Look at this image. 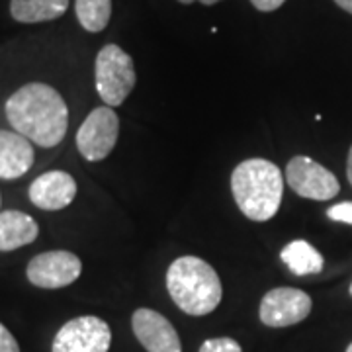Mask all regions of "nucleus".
<instances>
[{
    "instance_id": "obj_1",
    "label": "nucleus",
    "mask_w": 352,
    "mask_h": 352,
    "mask_svg": "<svg viewBox=\"0 0 352 352\" xmlns=\"http://www.w3.org/2000/svg\"><path fill=\"white\" fill-rule=\"evenodd\" d=\"M6 120L25 139L51 149L67 135L69 108L63 96L50 85L30 82L6 100Z\"/></svg>"
},
{
    "instance_id": "obj_2",
    "label": "nucleus",
    "mask_w": 352,
    "mask_h": 352,
    "mask_svg": "<svg viewBox=\"0 0 352 352\" xmlns=\"http://www.w3.org/2000/svg\"><path fill=\"white\" fill-rule=\"evenodd\" d=\"M231 192L245 217L268 221L280 210L284 176L276 164L266 159H247L231 175Z\"/></svg>"
},
{
    "instance_id": "obj_3",
    "label": "nucleus",
    "mask_w": 352,
    "mask_h": 352,
    "mask_svg": "<svg viewBox=\"0 0 352 352\" xmlns=\"http://www.w3.org/2000/svg\"><path fill=\"white\" fill-rule=\"evenodd\" d=\"M166 289L184 314L200 317L215 311L223 286L212 264L198 256H180L166 270Z\"/></svg>"
},
{
    "instance_id": "obj_4",
    "label": "nucleus",
    "mask_w": 352,
    "mask_h": 352,
    "mask_svg": "<svg viewBox=\"0 0 352 352\" xmlns=\"http://www.w3.org/2000/svg\"><path fill=\"white\" fill-rule=\"evenodd\" d=\"M133 59L116 43L104 45L94 65V82L102 102L110 108L124 104L135 87Z\"/></svg>"
},
{
    "instance_id": "obj_5",
    "label": "nucleus",
    "mask_w": 352,
    "mask_h": 352,
    "mask_svg": "<svg viewBox=\"0 0 352 352\" xmlns=\"http://www.w3.org/2000/svg\"><path fill=\"white\" fill-rule=\"evenodd\" d=\"M120 135V118L110 106H98L88 113L76 131V149L90 161L98 163L113 151Z\"/></svg>"
},
{
    "instance_id": "obj_6",
    "label": "nucleus",
    "mask_w": 352,
    "mask_h": 352,
    "mask_svg": "<svg viewBox=\"0 0 352 352\" xmlns=\"http://www.w3.org/2000/svg\"><path fill=\"white\" fill-rule=\"evenodd\" d=\"M110 344V325L96 315H82L57 331L51 352H108Z\"/></svg>"
},
{
    "instance_id": "obj_7",
    "label": "nucleus",
    "mask_w": 352,
    "mask_h": 352,
    "mask_svg": "<svg viewBox=\"0 0 352 352\" xmlns=\"http://www.w3.org/2000/svg\"><path fill=\"white\" fill-rule=\"evenodd\" d=\"M288 186L298 196L315 201L333 200L340 192L337 176L314 159L298 155L286 166Z\"/></svg>"
},
{
    "instance_id": "obj_8",
    "label": "nucleus",
    "mask_w": 352,
    "mask_h": 352,
    "mask_svg": "<svg viewBox=\"0 0 352 352\" xmlns=\"http://www.w3.org/2000/svg\"><path fill=\"white\" fill-rule=\"evenodd\" d=\"M82 272V263L75 252L50 251L34 256L28 264V280L43 289L71 286Z\"/></svg>"
},
{
    "instance_id": "obj_9",
    "label": "nucleus",
    "mask_w": 352,
    "mask_h": 352,
    "mask_svg": "<svg viewBox=\"0 0 352 352\" xmlns=\"http://www.w3.org/2000/svg\"><path fill=\"white\" fill-rule=\"evenodd\" d=\"M311 298L298 288H274L264 294L258 317L266 327L280 329L302 323L311 314Z\"/></svg>"
},
{
    "instance_id": "obj_10",
    "label": "nucleus",
    "mask_w": 352,
    "mask_h": 352,
    "mask_svg": "<svg viewBox=\"0 0 352 352\" xmlns=\"http://www.w3.org/2000/svg\"><path fill=\"white\" fill-rule=\"evenodd\" d=\"M131 329L147 352H182L180 337L173 323L155 309H138L131 317Z\"/></svg>"
},
{
    "instance_id": "obj_11",
    "label": "nucleus",
    "mask_w": 352,
    "mask_h": 352,
    "mask_svg": "<svg viewBox=\"0 0 352 352\" xmlns=\"http://www.w3.org/2000/svg\"><path fill=\"white\" fill-rule=\"evenodd\" d=\"M76 196V182L73 176L65 170H50L38 176L30 184V200L32 204L45 210V212H57L71 206Z\"/></svg>"
},
{
    "instance_id": "obj_12",
    "label": "nucleus",
    "mask_w": 352,
    "mask_h": 352,
    "mask_svg": "<svg viewBox=\"0 0 352 352\" xmlns=\"http://www.w3.org/2000/svg\"><path fill=\"white\" fill-rule=\"evenodd\" d=\"M34 147L18 131L0 129V178L14 180L24 176L34 164Z\"/></svg>"
},
{
    "instance_id": "obj_13",
    "label": "nucleus",
    "mask_w": 352,
    "mask_h": 352,
    "mask_svg": "<svg viewBox=\"0 0 352 352\" xmlns=\"http://www.w3.org/2000/svg\"><path fill=\"white\" fill-rule=\"evenodd\" d=\"M39 227L32 215L16 210L0 214V251H16L38 239Z\"/></svg>"
},
{
    "instance_id": "obj_14",
    "label": "nucleus",
    "mask_w": 352,
    "mask_h": 352,
    "mask_svg": "<svg viewBox=\"0 0 352 352\" xmlns=\"http://www.w3.org/2000/svg\"><path fill=\"white\" fill-rule=\"evenodd\" d=\"M69 8V0H10V14L16 22L39 24L61 18Z\"/></svg>"
},
{
    "instance_id": "obj_15",
    "label": "nucleus",
    "mask_w": 352,
    "mask_h": 352,
    "mask_svg": "<svg viewBox=\"0 0 352 352\" xmlns=\"http://www.w3.org/2000/svg\"><path fill=\"white\" fill-rule=\"evenodd\" d=\"M280 258L288 266L289 272L296 276L319 274L323 270V264H325L321 252L303 239L292 241L289 245H286L280 252Z\"/></svg>"
},
{
    "instance_id": "obj_16",
    "label": "nucleus",
    "mask_w": 352,
    "mask_h": 352,
    "mask_svg": "<svg viewBox=\"0 0 352 352\" xmlns=\"http://www.w3.org/2000/svg\"><path fill=\"white\" fill-rule=\"evenodd\" d=\"M75 10L80 25L87 32L98 34L112 18V0H76Z\"/></svg>"
},
{
    "instance_id": "obj_17",
    "label": "nucleus",
    "mask_w": 352,
    "mask_h": 352,
    "mask_svg": "<svg viewBox=\"0 0 352 352\" xmlns=\"http://www.w3.org/2000/svg\"><path fill=\"white\" fill-rule=\"evenodd\" d=\"M200 352H243L237 340L229 337H217V339H208L201 342Z\"/></svg>"
},
{
    "instance_id": "obj_18",
    "label": "nucleus",
    "mask_w": 352,
    "mask_h": 352,
    "mask_svg": "<svg viewBox=\"0 0 352 352\" xmlns=\"http://www.w3.org/2000/svg\"><path fill=\"white\" fill-rule=\"evenodd\" d=\"M327 217L333 221H340V223H349L352 226V201H340L335 204L327 210Z\"/></svg>"
},
{
    "instance_id": "obj_19",
    "label": "nucleus",
    "mask_w": 352,
    "mask_h": 352,
    "mask_svg": "<svg viewBox=\"0 0 352 352\" xmlns=\"http://www.w3.org/2000/svg\"><path fill=\"white\" fill-rule=\"evenodd\" d=\"M0 352H20V344L14 335L0 323Z\"/></svg>"
},
{
    "instance_id": "obj_20",
    "label": "nucleus",
    "mask_w": 352,
    "mask_h": 352,
    "mask_svg": "<svg viewBox=\"0 0 352 352\" xmlns=\"http://www.w3.org/2000/svg\"><path fill=\"white\" fill-rule=\"evenodd\" d=\"M252 6L261 12H274L286 0H251Z\"/></svg>"
},
{
    "instance_id": "obj_21",
    "label": "nucleus",
    "mask_w": 352,
    "mask_h": 352,
    "mask_svg": "<svg viewBox=\"0 0 352 352\" xmlns=\"http://www.w3.org/2000/svg\"><path fill=\"white\" fill-rule=\"evenodd\" d=\"M335 2H337V6H340L342 10L352 14V0H335Z\"/></svg>"
},
{
    "instance_id": "obj_22",
    "label": "nucleus",
    "mask_w": 352,
    "mask_h": 352,
    "mask_svg": "<svg viewBox=\"0 0 352 352\" xmlns=\"http://www.w3.org/2000/svg\"><path fill=\"white\" fill-rule=\"evenodd\" d=\"M178 2H182V4H192V2H201V4H206V6H212V4H217V2H221V0H178Z\"/></svg>"
},
{
    "instance_id": "obj_23",
    "label": "nucleus",
    "mask_w": 352,
    "mask_h": 352,
    "mask_svg": "<svg viewBox=\"0 0 352 352\" xmlns=\"http://www.w3.org/2000/svg\"><path fill=\"white\" fill-rule=\"evenodd\" d=\"M346 176H349V180H351L352 184V147L351 151H349V161H346Z\"/></svg>"
},
{
    "instance_id": "obj_24",
    "label": "nucleus",
    "mask_w": 352,
    "mask_h": 352,
    "mask_svg": "<svg viewBox=\"0 0 352 352\" xmlns=\"http://www.w3.org/2000/svg\"><path fill=\"white\" fill-rule=\"evenodd\" d=\"M346 352H352V342H351V344H349V349H346Z\"/></svg>"
},
{
    "instance_id": "obj_25",
    "label": "nucleus",
    "mask_w": 352,
    "mask_h": 352,
    "mask_svg": "<svg viewBox=\"0 0 352 352\" xmlns=\"http://www.w3.org/2000/svg\"><path fill=\"white\" fill-rule=\"evenodd\" d=\"M351 296H352V284H351Z\"/></svg>"
},
{
    "instance_id": "obj_26",
    "label": "nucleus",
    "mask_w": 352,
    "mask_h": 352,
    "mask_svg": "<svg viewBox=\"0 0 352 352\" xmlns=\"http://www.w3.org/2000/svg\"><path fill=\"white\" fill-rule=\"evenodd\" d=\"M0 204H2V201H0Z\"/></svg>"
}]
</instances>
